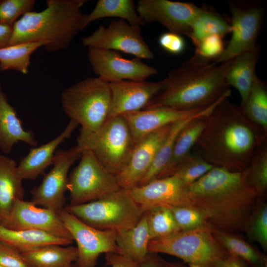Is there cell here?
Listing matches in <instances>:
<instances>
[{"mask_svg":"<svg viewBox=\"0 0 267 267\" xmlns=\"http://www.w3.org/2000/svg\"><path fill=\"white\" fill-rule=\"evenodd\" d=\"M267 132L249 120L240 106L223 98L207 116L196 144L200 155L214 167L242 172Z\"/></svg>","mask_w":267,"mask_h":267,"instance_id":"1","label":"cell"},{"mask_svg":"<svg viewBox=\"0 0 267 267\" xmlns=\"http://www.w3.org/2000/svg\"><path fill=\"white\" fill-rule=\"evenodd\" d=\"M192 205L205 214L207 224L219 231L244 232L246 221L259 198L244 171L214 167L188 186Z\"/></svg>","mask_w":267,"mask_h":267,"instance_id":"2","label":"cell"},{"mask_svg":"<svg viewBox=\"0 0 267 267\" xmlns=\"http://www.w3.org/2000/svg\"><path fill=\"white\" fill-rule=\"evenodd\" d=\"M234 59L220 64L193 56L163 79L164 87L143 109L167 107L187 110L208 107L230 94L226 81Z\"/></svg>","mask_w":267,"mask_h":267,"instance_id":"3","label":"cell"},{"mask_svg":"<svg viewBox=\"0 0 267 267\" xmlns=\"http://www.w3.org/2000/svg\"><path fill=\"white\" fill-rule=\"evenodd\" d=\"M86 0H47L39 12L30 11L13 25L8 45L43 41L48 52L66 49L81 30Z\"/></svg>","mask_w":267,"mask_h":267,"instance_id":"4","label":"cell"},{"mask_svg":"<svg viewBox=\"0 0 267 267\" xmlns=\"http://www.w3.org/2000/svg\"><path fill=\"white\" fill-rule=\"evenodd\" d=\"M61 103L65 114L81 129L97 131L108 118L111 105L109 83L88 77L65 89Z\"/></svg>","mask_w":267,"mask_h":267,"instance_id":"5","label":"cell"},{"mask_svg":"<svg viewBox=\"0 0 267 267\" xmlns=\"http://www.w3.org/2000/svg\"><path fill=\"white\" fill-rule=\"evenodd\" d=\"M64 209L94 228L117 232L133 227L144 213L124 188L89 202L70 204Z\"/></svg>","mask_w":267,"mask_h":267,"instance_id":"6","label":"cell"},{"mask_svg":"<svg viewBox=\"0 0 267 267\" xmlns=\"http://www.w3.org/2000/svg\"><path fill=\"white\" fill-rule=\"evenodd\" d=\"M148 250L178 258L189 267H216L229 254L215 237L208 224L167 238L151 240Z\"/></svg>","mask_w":267,"mask_h":267,"instance_id":"7","label":"cell"},{"mask_svg":"<svg viewBox=\"0 0 267 267\" xmlns=\"http://www.w3.org/2000/svg\"><path fill=\"white\" fill-rule=\"evenodd\" d=\"M134 144L126 121L118 115L108 118L95 132L80 129L76 146L82 151H91L107 171L116 176L127 163Z\"/></svg>","mask_w":267,"mask_h":267,"instance_id":"8","label":"cell"},{"mask_svg":"<svg viewBox=\"0 0 267 267\" xmlns=\"http://www.w3.org/2000/svg\"><path fill=\"white\" fill-rule=\"evenodd\" d=\"M121 188L116 176L107 171L89 150L82 151L79 163L69 176L67 185L70 204L96 200Z\"/></svg>","mask_w":267,"mask_h":267,"instance_id":"9","label":"cell"},{"mask_svg":"<svg viewBox=\"0 0 267 267\" xmlns=\"http://www.w3.org/2000/svg\"><path fill=\"white\" fill-rule=\"evenodd\" d=\"M82 43L88 48H95L132 54L140 59H152L154 54L141 34V27L122 19L113 20L105 27L100 25Z\"/></svg>","mask_w":267,"mask_h":267,"instance_id":"10","label":"cell"},{"mask_svg":"<svg viewBox=\"0 0 267 267\" xmlns=\"http://www.w3.org/2000/svg\"><path fill=\"white\" fill-rule=\"evenodd\" d=\"M57 213L77 243L78 258L75 263L79 267H95L101 254H119L116 242V231L94 228L64 208Z\"/></svg>","mask_w":267,"mask_h":267,"instance_id":"11","label":"cell"},{"mask_svg":"<svg viewBox=\"0 0 267 267\" xmlns=\"http://www.w3.org/2000/svg\"><path fill=\"white\" fill-rule=\"evenodd\" d=\"M231 37L222 53L215 64L232 60L239 55L255 48L264 15L260 6L229 2Z\"/></svg>","mask_w":267,"mask_h":267,"instance_id":"12","label":"cell"},{"mask_svg":"<svg viewBox=\"0 0 267 267\" xmlns=\"http://www.w3.org/2000/svg\"><path fill=\"white\" fill-rule=\"evenodd\" d=\"M82 152L76 145L66 150H57L51 169L44 174L41 184L31 190V201L38 206L56 212L64 209L69 171L80 158Z\"/></svg>","mask_w":267,"mask_h":267,"instance_id":"13","label":"cell"},{"mask_svg":"<svg viewBox=\"0 0 267 267\" xmlns=\"http://www.w3.org/2000/svg\"><path fill=\"white\" fill-rule=\"evenodd\" d=\"M88 49V59L93 72L108 83L146 81L158 74L157 69L144 63L139 58L127 59L118 51L111 50Z\"/></svg>","mask_w":267,"mask_h":267,"instance_id":"14","label":"cell"},{"mask_svg":"<svg viewBox=\"0 0 267 267\" xmlns=\"http://www.w3.org/2000/svg\"><path fill=\"white\" fill-rule=\"evenodd\" d=\"M136 8L145 23L157 22L169 32L187 36L202 8L191 2L169 0H139Z\"/></svg>","mask_w":267,"mask_h":267,"instance_id":"15","label":"cell"},{"mask_svg":"<svg viewBox=\"0 0 267 267\" xmlns=\"http://www.w3.org/2000/svg\"><path fill=\"white\" fill-rule=\"evenodd\" d=\"M1 225L14 230H37L73 240L57 212L17 199ZM74 241V240H73Z\"/></svg>","mask_w":267,"mask_h":267,"instance_id":"16","label":"cell"},{"mask_svg":"<svg viewBox=\"0 0 267 267\" xmlns=\"http://www.w3.org/2000/svg\"><path fill=\"white\" fill-rule=\"evenodd\" d=\"M188 186L175 176L155 179L129 190L143 212L157 207L193 206L188 195Z\"/></svg>","mask_w":267,"mask_h":267,"instance_id":"17","label":"cell"},{"mask_svg":"<svg viewBox=\"0 0 267 267\" xmlns=\"http://www.w3.org/2000/svg\"><path fill=\"white\" fill-rule=\"evenodd\" d=\"M224 98L222 97L213 104L202 108L182 110L159 107L143 109L121 115L126 121L135 143L148 134L178 121L209 114Z\"/></svg>","mask_w":267,"mask_h":267,"instance_id":"18","label":"cell"},{"mask_svg":"<svg viewBox=\"0 0 267 267\" xmlns=\"http://www.w3.org/2000/svg\"><path fill=\"white\" fill-rule=\"evenodd\" d=\"M172 125L160 128L135 143L127 163L116 176L121 188L130 189L139 184L150 168Z\"/></svg>","mask_w":267,"mask_h":267,"instance_id":"19","label":"cell"},{"mask_svg":"<svg viewBox=\"0 0 267 267\" xmlns=\"http://www.w3.org/2000/svg\"><path fill=\"white\" fill-rule=\"evenodd\" d=\"M109 85L111 105L108 118L143 109L163 89L164 81L125 80Z\"/></svg>","mask_w":267,"mask_h":267,"instance_id":"20","label":"cell"},{"mask_svg":"<svg viewBox=\"0 0 267 267\" xmlns=\"http://www.w3.org/2000/svg\"><path fill=\"white\" fill-rule=\"evenodd\" d=\"M78 126L70 120L64 130L55 138L38 147H33L28 153L22 158L17 170L22 180L36 179L44 175L47 168L52 165L56 150L61 143L69 138Z\"/></svg>","mask_w":267,"mask_h":267,"instance_id":"21","label":"cell"},{"mask_svg":"<svg viewBox=\"0 0 267 267\" xmlns=\"http://www.w3.org/2000/svg\"><path fill=\"white\" fill-rule=\"evenodd\" d=\"M20 141L33 147L38 145L34 133L23 128L22 122L15 108L8 102L0 84V150L8 154Z\"/></svg>","mask_w":267,"mask_h":267,"instance_id":"22","label":"cell"},{"mask_svg":"<svg viewBox=\"0 0 267 267\" xmlns=\"http://www.w3.org/2000/svg\"><path fill=\"white\" fill-rule=\"evenodd\" d=\"M14 160L0 154V217L8 216L17 199H23L24 189Z\"/></svg>","mask_w":267,"mask_h":267,"instance_id":"23","label":"cell"},{"mask_svg":"<svg viewBox=\"0 0 267 267\" xmlns=\"http://www.w3.org/2000/svg\"><path fill=\"white\" fill-rule=\"evenodd\" d=\"M260 52V47L257 45L253 49L237 56L227 74V84L235 88L240 94V106L246 101L257 77L255 70Z\"/></svg>","mask_w":267,"mask_h":267,"instance_id":"24","label":"cell"},{"mask_svg":"<svg viewBox=\"0 0 267 267\" xmlns=\"http://www.w3.org/2000/svg\"><path fill=\"white\" fill-rule=\"evenodd\" d=\"M0 241L13 247L21 253L49 244L68 246L73 241L71 239L57 236L43 231L14 230L1 224Z\"/></svg>","mask_w":267,"mask_h":267,"instance_id":"25","label":"cell"},{"mask_svg":"<svg viewBox=\"0 0 267 267\" xmlns=\"http://www.w3.org/2000/svg\"><path fill=\"white\" fill-rule=\"evenodd\" d=\"M208 115L192 119L181 130L176 138L170 160L157 178L171 176L191 153L190 150L195 145L205 126Z\"/></svg>","mask_w":267,"mask_h":267,"instance_id":"26","label":"cell"},{"mask_svg":"<svg viewBox=\"0 0 267 267\" xmlns=\"http://www.w3.org/2000/svg\"><path fill=\"white\" fill-rule=\"evenodd\" d=\"M150 241L145 212L135 225L129 229L117 232L116 238L119 254L138 263L142 261L148 254Z\"/></svg>","mask_w":267,"mask_h":267,"instance_id":"27","label":"cell"},{"mask_svg":"<svg viewBox=\"0 0 267 267\" xmlns=\"http://www.w3.org/2000/svg\"><path fill=\"white\" fill-rule=\"evenodd\" d=\"M117 17L131 25L141 27L146 23L138 14L134 1L132 0H99L92 10L86 14L83 29L97 19Z\"/></svg>","mask_w":267,"mask_h":267,"instance_id":"28","label":"cell"},{"mask_svg":"<svg viewBox=\"0 0 267 267\" xmlns=\"http://www.w3.org/2000/svg\"><path fill=\"white\" fill-rule=\"evenodd\" d=\"M31 267H66L76 263V247L58 244L45 245L21 253Z\"/></svg>","mask_w":267,"mask_h":267,"instance_id":"29","label":"cell"},{"mask_svg":"<svg viewBox=\"0 0 267 267\" xmlns=\"http://www.w3.org/2000/svg\"><path fill=\"white\" fill-rule=\"evenodd\" d=\"M212 232L229 253L240 258L249 267H267V255L246 241L239 233L225 232L213 228Z\"/></svg>","mask_w":267,"mask_h":267,"instance_id":"30","label":"cell"},{"mask_svg":"<svg viewBox=\"0 0 267 267\" xmlns=\"http://www.w3.org/2000/svg\"><path fill=\"white\" fill-rule=\"evenodd\" d=\"M231 32L230 21L214 11L201 8L192 23L187 37L195 45L202 39L213 35L222 37Z\"/></svg>","mask_w":267,"mask_h":267,"instance_id":"31","label":"cell"},{"mask_svg":"<svg viewBox=\"0 0 267 267\" xmlns=\"http://www.w3.org/2000/svg\"><path fill=\"white\" fill-rule=\"evenodd\" d=\"M47 43L43 41L8 45L0 49L1 70H12L27 74L34 52Z\"/></svg>","mask_w":267,"mask_h":267,"instance_id":"32","label":"cell"},{"mask_svg":"<svg viewBox=\"0 0 267 267\" xmlns=\"http://www.w3.org/2000/svg\"><path fill=\"white\" fill-rule=\"evenodd\" d=\"M244 173L248 183L258 198L266 200L267 193V137L256 148Z\"/></svg>","mask_w":267,"mask_h":267,"instance_id":"33","label":"cell"},{"mask_svg":"<svg viewBox=\"0 0 267 267\" xmlns=\"http://www.w3.org/2000/svg\"><path fill=\"white\" fill-rule=\"evenodd\" d=\"M240 107L249 120L267 132V86L265 81L256 77L246 101Z\"/></svg>","mask_w":267,"mask_h":267,"instance_id":"34","label":"cell"},{"mask_svg":"<svg viewBox=\"0 0 267 267\" xmlns=\"http://www.w3.org/2000/svg\"><path fill=\"white\" fill-rule=\"evenodd\" d=\"M200 116L181 120L172 124L169 133L160 146L150 168L137 186L144 185L158 177L170 160L179 132L192 119Z\"/></svg>","mask_w":267,"mask_h":267,"instance_id":"35","label":"cell"},{"mask_svg":"<svg viewBox=\"0 0 267 267\" xmlns=\"http://www.w3.org/2000/svg\"><path fill=\"white\" fill-rule=\"evenodd\" d=\"M145 213L150 240L167 238L181 231L170 208L157 207Z\"/></svg>","mask_w":267,"mask_h":267,"instance_id":"36","label":"cell"},{"mask_svg":"<svg viewBox=\"0 0 267 267\" xmlns=\"http://www.w3.org/2000/svg\"><path fill=\"white\" fill-rule=\"evenodd\" d=\"M244 232L250 241L258 243L265 252L267 251V204L266 200H258L246 221Z\"/></svg>","mask_w":267,"mask_h":267,"instance_id":"37","label":"cell"},{"mask_svg":"<svg viewBox=\"0 0 267 267\" xmlns=\"http://www.w3.org/2000/svg\"><path fill=\"white\" fill-rule=\"evenodd\" d=\"M213 167L198 154L190 153L176 168L172 176L177 177L185 184L189 185Z\"/></svg>","mask_w":267,"mask_h":267,"instance_id":"38","label":"cell"},{"mask_svg":"<svg viewBox=\"0 0 267 267\" xmlns=\"http://www.w3.org/2000/svg\"><path fill=\"white\" fill-rule=\"evenodd\" d=\"M181 231L194 229L207 224L204 212L194 206L169 207Z\"/></svg>","mask_w":267,"mask_h":267,"instance_id":"39","label":"cell"},{"mask_svg":"<svg viewBox=\"0 0 267 267\" xmlns=\"http://www.w3.org/2000/svg\"><path fill=\"white\" fill-rule=\"evenodd\" d=\"M35 0H0V24L13 26L26 13L32 11Z\"/></svg>","mask_w":267,"mask_h":267,"instance_id":"40","label":"cell"},{"mask_svg":"<svg viewBox=\"0 0 267 267\" xmlns=\"http://www.w3.org/2000/svg\"><path fill=\"white\" fill-rule=\"evenodd\" d=\"M223 38L220 35H213L202 39L195 45L194 56L207 62H213L224 49Z\"/></svg>","mask_w":267,"mask_h":267,"instance_id":"41","label":"cell"},{"mask_svg":"<svg viewBox=\"0 0 267 267\" xmlns=\"http://www.w3.org/2000/svg\"><path fill=\"white\" fill-rule=\"evenodd\" d=\"M0 265L4 267H31L20 251L1 241Z\"/></svg>","mask_w":267,"mask_h":267,"instance_id":"42","label":"cell"},{"mask_svg":"<svg viewBox=\"0 0 267 267\" xmlns=\"http://www.w3.org/2000/svg\"><path fill=\"white\" fill-rule=\"evenodd\" d=\"M158 43L162 49L174 55L182 53L186 47L185 41L181 35L169 31L160 35Z\"/></svg>","mask_w":267,"mask_h":267,"instance_id":"43","label":"cell"},{"mask_svg":"<svg viewBox=\"0 0 267 267\" xmlns=\"http://www.w3.org/2000/svg\"><path fill=\"white\" fill-rule=\"evenodd\" d=\"M105 261L110 267H140L139 263L116 253L105 254Z\"/></svg>","mask_w":267,"mask_h":267,"instance_id":"44","label":"cell"},{"mask_svg":"<svg viewBox=\"0 0 267 267\" xmlns=\"http://www.w3.org/2000/svg\"><path fill=\"white\" fill-rule=\"evenodd\" d=\"M140 267H165L164 259L158 254L148 252L145 258L139 263Z\"/></svg>","mask_w":267,"mask_h":267,"instance_id":"45","label":"cell"},{"mask_svg":"<svg viewBox=\"0 0 267 267\" xmlns=\"http://www.w3.org/2000/svg\"><path fill=\"white\" fill-rule=\"evenodd\" d=\"M216 267H249L247 264L237 256L229 254L221 260Z\"/></svg>","mask_w":267,"mask_h":267,"instance_id":"46","label":"cell"},{"mask_svg":"<svg viewBox=\"0 0 267 267\" xmlns=\"http://www.w3.org/2000/svg\"><path fill=\"white\" fill-rule=\"evenodd\" d=\"M12 27L0 24V49L9 45L12 33Z\"/></svg>","mask_w":267,"mask_h":267,"instance_id":"47","label":"cell"},{"mask_svg":"<svg viewBox=\"0 0 267 267\" xmlns=\"http://www.w3.org/2000/svg\"><path fill=\"white\" fill-rule=\"evenodd\" d=\"M165 267H186L184 263L179 262H169L164 260Z\"/></svg>","mask_w":267,"mask_h":267,"instance_id":"48","label":"cell"},{"mask_svg":"<svg viewBox=\"0 0 267 267\" xmlns=\"http://www.w3.org/2000/svg\"><path fill=\"white\" fill-rule=\"evenodd\" d=\"M66 267H79L75 263Z\"/></svg>","mask_w":267,"mask_h":267,"instance_id":"49","label":"cell"},{"mask_svg":"<svg viewBox=\"0 0 267 267\" xmlns=\"http://www.w3.org/2000/svg\"><path fill=\"white\" fill-rule=\"evenodd\" d=\"M0 224H1V219H0Z\"/></svg>","mask_w":267,"mask_h":267,"instance_id":"50","label":"cell"},{"mask_svg":"<svg viewBox=\"0 0 267 267\" xmlns=\"http://www.w3.org/2000/svg\"><path fill=\"white\" fill-rule=\"evenodd\" d=\"M0 267H4L0 265Z\"/></svg>","mask_w":267,"mask_h":267,"instance_id":"51","label":"cell"},{"mask_svg":"<svg viewBox=\"0 0 267 267\" xmlns=\"http://www.w3.org/2000/svg\"><path fill=\"white\" fill-rule=\"evenodd\" d=\"M0 71H1V68H0Z\"/></svg>","mask_w":267,"mask_h":267,"instance_id":"52","label":"cell"}]
</instances>
